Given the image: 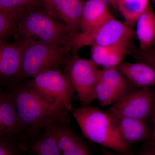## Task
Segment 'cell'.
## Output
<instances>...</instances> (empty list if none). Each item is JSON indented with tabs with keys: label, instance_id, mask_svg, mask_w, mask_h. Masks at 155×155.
<instances>
[{
	"label": "cell",
	"instance_id": "1",
	"mask_svg": "<svg viewBox=\"0 0 155 155\" xmlns=\"http://www.w3.org/2000/svg\"><path fill=\"white\" fill-rule=\"evenodd\" d=\"M14 97L20 128V136L28 150V141L47 127L70 120L64 107L51 102L38 94L23 79L6 87Z\"/></svg>",
	"mask_w": 155,
	"mask_h": 155
},
{
	"label": "cell",
	"instance_id": "2",
	"mask_svg": "<svg viewBox=\"0 0 155 155\" xmlns=\"http://www.w3.org/2000/svg\"><path fill=\"white\" fill-rule=\"evenodd\" d=\"M70 112L84 137L118 153H126L130 146L122 138L115 120L110 115L96 107L72 108Z\"/></svg>",
	"mask_w": 155,
	"mask_h": 155
},
{
	"label": "cell",
	"instance_id": "3",
	"mask_svg": "<svg viewBox=\"0 0 155 155\" xmlns=\"http://www.w3.org/2000/svg\"><path fill=\"white\" fill-rule=\"evenodd\" d=\"M75 32L47 14L39 5L22 17L18 25L16 38L66 47L72 52L71 41Z\"/></svg>",
	"mask_w": 155,
	"mask_h": 155
},
{
	"label": "cell",
	"instance_id": "4",
	"mask_svg": "<svg viewBox=\"0 0 155 155\" xmlns=\"http://www.w3.org/2000/svg\"><path fill=\"white\" fill-rule=\"evenodd\" d=\"M22 64L19 75L13 83L64 65L72 53L69 48L30 41H24Z\"/></svg>",
	"mask_w": 155,
	"mask_h": 155
},
{
	"label": "cell",
	"instance_id": "5",
	"mask_svg": "<svg viewBox=\"0 0 155 155\" xmlns=\"http://www.w3.org/2000/svg\"><path fill=\"white\" fill-rule=\"evenodd\" d=\"M67 75L83 107L96 99V87L100 69L92 60L83 59L78 52L71 53L64 65Z\"/></svg>",
	"mask_w": 155,
	"mask_h": 155
},
{
	"label": "cell",
	"instance_id": "6",
	"mask_svg": "<svg viewBox=\"0 0 155 155\" xmlns=\"http://www.w3.org/2000/svg\"><path fill=\"white\" fill-rule=\"evenodd\" d=\"M29 85L48 101L61 105L70 112L75 92L71 81L59 67L48 69L27 81Z\"/></svg>",
	"mask_w": 155,
	"mask_h": 155
},
{
	"label": "cell",
	"instance_id": "7",
	"mask_svg": "<svg viewBox=\"0 0 155 155\" xmlns=\"http://www.w3.org/2000/svg\"><path fill=\"white\" fill-rule=\"evenodd\" d=\"M136 35L135 31L114 17L94 30L86 33H73L71 44L72 53L86 46H107L124 40L130 39Z\"/></svg>",
	"mask_w": 155,
	"mask_h": 155
},
{
	"label": "cell",
	"instance_id": "8",
	"mask_svg": "<svg viewBox=\"0 0 155 155\" xmlns=\"http://www.w3.org/2000/svg\"><path fill=\"white\" fill-rule=\"evenodd\" d=\"M154 97L149 87L137 90L113 104L107 113L114 119L129 117L147 121L152 113Z\"/></svg>",
	"mask_w": 155,
	"mask_h": 155
},
{
	"label": "cell",
	"instance_id": "9",
	"mask_svg": "<svg viewBox=\"0 0 155 155\" xmlns=\"http://www.w3.org/2000/svg\"><path fill=\"white\" fill-rule=\"evenodd\" d=\"M133 85L116 67H104L100 69L96 99L102 107L110 105L135 91Z\"/></svg>",
	"mask_w": 155,
	"mask_h": 155
},
{
	"label": "cell",
	"instance_id": "10",
	"mask_svg": "<svg viewBox=\"0 0 155 155\" xmlns=\"http://www.w3.org/2000/svg\"><path fill=\"white\" fill-rule=\"evenodd\" d=\"M25 41L19 38L0 40V79L1 86L7 87L19 75Z\"/></svg>",
	"mask_w": 155,
	"mask_h": 155
},
{
	"label": "cell",
	"instance_id": "11",
	"mask_svg": "<svg viewBox=\"0 0 155 155\" xmlns=\"http://www.w3.org/2000/svg\"><path fill=\"white\" fill-rule=\"evenodd\" d=\"M85 2V0H39V4L50 16L68 25L75 32H79Z\"/></svg>",
	"mask_w": 155,
	"mask_h": 155
},
{
	"label": "cell",
	"instance_id": "12",
	"mask_svg": "<svg viewBox=\"0 0 155 155\" xmlns=\"http://www.w3.org/2000/svg\"><path fill=\"white\" fill-rule=\"evenodd\" d=\"M69 122L70 120L62 121L50 126L62 155H91L89 148L75 133Z\"/></svg>",
	"mask_w": 155,
	"mask_h": 155
},
{
	"label": "cell",
	"instance_id": "13",
	"mask_svg": "<svg viewBox=\"0 0 155 155\" xmlns=\"http://www.w3.org/2000/svg\"><path fill=\"white\" fill-rule=\"evenodd\" d=\"M109 0H87L84 5L81 33H86L96 29L114 17L108 8Z\"/></svg>",
	"mask_w": 155,
	"mask_h": 155
},
{
	"label": "cell",
	"instance_id": "14",
	"mask_svg": "<svg viewBox=\"0 0 155 155\" xmlns=\"http://www.w3.org/2000/svg\"><path fill=\"white\" fill-rule=\"evenodd\" d=\"M7 135L16 136L22 140L15 101L8 89L0 92V136Z\"/></svg>",
	"mask_w": 155,
	"mask_h": 155
},
{
	"label": "cell",
	"instance_id": "15",
	"mask_svg": "<svg viewBox=\"0 0 155 155\" xmlns=\"http://www.w3.org/2000/svg\"><path fill=\"white\" fill-rule=\"evenodd\" d=\"M116 68L137 87L141 88L155 86V67L145 62H122Z\"/></svg>",
	"mask_w": 155,
	"mask_h": 155
},
{
	"label": "cell",
	"instance_id": "16",
	"mask_svg": "<svg viewBox=\"0 0 155 155\" xmlns=\"http://www.w3.org/2000/svg\"><path fill=\"white\" fill-rule=\"evenodd\" d=\"M122 139L130 146L146 142L149 138L151 129L146 120L121 117L114 119Z\"/></svg>",
	"mask_w": 155,
	"mask_h": 155
},
{
	"label": "cell",
	"instance_id": "17",
	"mask_svg": "<svg viewBox=\"0 0 155 155\" xmlns=\"http://www.w3.org/2000/svg\"><path fill=\"white\" fill-rule=\"evenodd\" d=\"M135 25L140 51H149L154 48L155 39V13L150 4L139 17Z\"/></svg>",
	"mask_w": 155,
	"mask_h": 155
},
{
	"label": "cell",
	"instance_id": "18",
	"mask_svg": "<svg viewBox=\"0 0 155 155\" xmlns=\"http://www.w3.org/2000/svg\"><path fill=\"white\" fill-rule=\"evenodd\" d=\"M28 153L37 155H62L50 127L40 131L28 143Z\"/></svg>",
	"mask_w": 155,
	"mask_h": 155
},
{
	"label": "cell",
	"instance_id": "19",
	"mask_svg": "<svg viewBox=\"0 0 155 155\" xmlns=\"http://www.w3.org/2000/svg\"><path fill=\"white\" fill-rule=\"evenodd\" d=\"M149 4V0H120L118 11L124 17L125 24L132 28Z\"/></svg>",
	"mask_w": 155,
	"mask_h": 155
},
{
	"label": "cell",
	"instance_id": "20",
	"mask_svg": "<svg viewBox=\"0 0 155 155\" xmlns=\"http://www.w3.org/2000/svg\"><path fill=\"white\" fill-rule=\"evenodd\" d=\"M39 5V0H0V11L10 14L19 23L27 12Z\"/></svg>",
	"mask_w": 155,
	"mask_h": 155
},
{
	"label": "cell",
	"instance_id": "21",
	"mask_svg": "<svg viewBox=\"0 0 155 155\" xmlns=\"http://www.w3.org/2000/svg\"><path fill=\"white\" fill-rule=\"evenodd\" d=\"M130 41L124 40L109 46L103 67H116L123 62L127 52Z\"/></svg>",
	"mask_w": 155,
	"mask_h": 155
},
{
	"label": "cell",
	"instance_id": "22",
	"mask_svg": "<svg viewBox=\"0 0 155 155\" xmlns=\"http://www.w3.org/2000/svg\"><path fill=\"white\" fill-rule=\"evenodd\" d=\"M28 152L20 138L16 136H0V155H21Z\"/></svg>",
	"mask_w": 155,
	"mask_h": 155
},
{
	"label": "cell",
	"instance_id": "23",
	"mask_svg": "<svg viewBox=\"0 0 155 155\" xmlns=\"http://www.w3.org/2000/svg\"><path fill=\"white\" fill-rule=\"evenodd\" d=\"M19 22L14 17L0 11V40H8L16 38Z\"/></svg>",
	"mask_w": 155,
	"mask_h": 155
},
{
	"label": "cell",
	"instance_id": "24",
	"mask_svg": "<svg viewBox=\"0 0 155 155\" xmlns=\"http://www.w3.org/2000/svg\"><path fill=\"white\" fill-rule=\"evenodd\" d=\"M109 46L99 45L91 46V60L98 66L103 67L108 53Z\"/></svg>",
	"mask_w": 155,
	"mask_h": 155
},
{
	"label": "cell",
	"instance_id": "25",
	"mask_svg": "<svg viewBox=\"0 0 155 155\" xmlns=\"http://www.w3.org/2000/svg\"><path fill=\"white\" fill-rule=\"evenodd\" d=\"M152 129H151L149 138L145 142L143 147L155 148V124L153 125Z\"/></svg>",
	"mask_w": 155,
	"mask_h": 155
},
{
	"label": "cell",
	"instance_id": "26",
	"mask_svg": "<svg viewBox=\"0 0 155 155\" xmlns=\"http://www.w3.org/2000/svg\"><path fill=\"white\" fill-rule=\"evenodd\" d=\"M155 97H154V101L153 107V110L151 116L149 120L151 123L154 125L155 124V93H154Z\"/></svg>",
	"mask_w": 155,
	"mask_h": 155
},
{
	"label": "cell",
	"instance_id": "27",
	"mask_svg": "<svg viewBox=\"0 0 155 155\" xmlns=\"http://www.w3.org/2000/svg\"><path fill=\"white\" fill-rule=\"evenodd\" d=\"M109 1L110 5H112L116 10L118 11V6L120 0H109Z\"/></svg>",
	"mask_w": 155,
	"mask_h": 155
},
{
	"label": "cell",
	"instance_id": "28",
	"mask_svg": "<svg viewBox=\"0 0 155 155\" xmlns=\"http://www.w3.org/2000/svg\"><path fill=\"white\" fill-rule=\"evenodd\" d=\"M154 48H155V39L154 42V45H153Z\"/></svg>",
	"mask_w": 155,
	"mask_h": 155
},
{
	"label": "cell",
	"instance_id": "29",
	"mask_svg": "<svg viewBox=\"0 0 155 155\" xmlns=\"http://www.w3.org/2000/svg\"><path fill=\"white\" fill-rule=\"evenodd\" d=\"M153 65H154V66L155 67V60L154 62V63H153Z\"/></svg>",
	"mask_w": 155,
	"mask_h": 155
},
{
	"label": "cell",
	"instance_id": "30",
	"mask_svg": "<svg viewBox=\"0 0 155 155\" xmlns=\"http://www.w3.org/2000/svg\"><path fill=\"white\" fill-rule=\"evenodd\" d=\"M154 2H155V0H154Z\"/></svg>",
	"mask_w": 155,
	"mask_h": 155
}]
</instances>
